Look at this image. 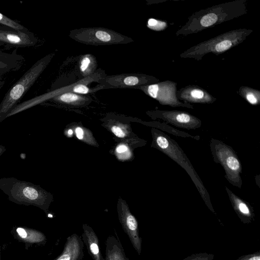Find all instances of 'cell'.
I'll list each match as a JSON object with an SVG mask.
<instances>
[{
	"mask_svg": "<svg viewBox=\"0 0 260 260\" xmlns=\"http://www.w3.org/2000/svg\"><path fill=\"white\" fill-rule=\"evenodd\" d=\"M246 0H236L215 5L194 12L187 22L176 32V36L199 32L247 13Z\"/></svg>",
	"mask_w": 260,
	"mask_h": 260,
	"instance_id": "obj_1",
	"label": "cell"
},
{
	"mask_svg": "<svg viewBox=\"0 0 260 260\" xmlns=\"http://www.w3.org/2000/svg\"><path fill=\"white\" fill-rule=\"evenodd\" d=\"M0 189L10 201L18 205L34 206L45 213L53 200L52 194L40 185L13 177L0 178Z\"/></svg>",
	"mask_w": 260,
	"mask_h": 260,
	"instance_id": "obj_2",
	"label": "cell"
},
{
	"mask_svg": "<svg viewBox=\"0 0 260 260\" xmlns=\"http://www.w3.org/2000/svg\"><path fill=\"white\" fill-rule=\"evenodd\" d=\"M151 134L152 142L151 146L162 152L184 169L195 184L207 207L215 214L208 192L178 144L164 132L157 128H152Z\"/></svg>",
	"mask_w": 260,
	"mask_h": 260,
	"instance_id": "obj_3",
	"label": "cell"
},
{
	"mask_svg": "<svg viewBox=\"0 0 260 260\" xmlns=\"http://www.w3.org/2000/svg\"><path fill=\"white\" fill-rule=\"evenodd\" d=\"M55 55L50 53L37 60L8 90L0 103V123L36 81Z\"/></svg>",
	"mask_w": 260,
	"mask_h": 260,
	"instance_id": "obj_4",
	"label": "cell"
},
{
	"mask_svg": "<svg viewBox=\"0 0 260 260\" xmlns=\"http://www.w3.org/2000/svg\"><path fill=\"white\" fill-rule=\"evenodd\" d=\"M252 32V29L247 28L232 30L192 46L180 56L199 61L209 53L218 55L242 43Z\"/></svg>",
	"mask_w": 260,
	"mask_h": 260,
	"instance_id": "obj_5",
	"label": "cell"
},
{
	"mask_svg": "<svg viewBox=\"0 0 260 260\" xmlns=\"http://www.w3.org/2000/svg\"><path fill=\"white\" fill-rule=\"evenodd\" d=\"M106 75L104 72H102L98 70L92 75L85 78L80 79L79 81L70 85L61 87L21 103L18 104L12 110V112L14 114H17L46 100H50L54 96L65 92H72L85 95L94 93L100 89H104V87L98 85L96 87L90 88L87 85L93 82H98L101 78Z\"/></svg>",
	"mask_w": 260,
	"mask_h": 260,
	"instance_id": "obj_6",
	"label": "cell"
},
{
	"mask_svg": "<svg viewBox=\"0 0 260 260\" xmlns=\"http://www.w3.org/2000/svg\"><path fill=\"white\" fill-rule=\"evenodd\" d=\"M210 147L213 160L223 167L226 179L240 188L242 184L240 175L242 166L235 151L223 142L213 138L210 140Z\"/></svg>",
	"mask_w": 260,
	"mask_h": 260,
	"instance_id": "obj_7",
	"label": "cell"
},
{
	"mask_svg": "<svg viewBox=\"0 0 260 260\" xmlns=\"http://www.w3.org/2000/svg\"><path fill=\"white\" fill-rule=\"evenodd\" d=\"M69 37L77 42L92 46L125 44L134 41L130 37L101 27L75 28L70 31Z\"/></svg>",
	"mask_w": 260,
	"mask_h": 260,
	"instance_id": "obj_8",
	"label": "cell"
},
{
	"mask_svg": "<svg viewBox=\"0 0 260 260\" xmlns=\"http://www.w3.org/2000/svg\"><path fill=\"white\" fill-rule=\"evenodd\" d=\"M159 80L156 77L142 73H123L106 75L98 82L104 89L134 88L156 83Z\"/></svg>",
	"mask_w": 260,
	"mask_h": 260,
	"instance_id": "obj_9",
	"label": "cell"
},
{
	"mask_svg": "<svg viewBox=\"0 0 260 260\" xmlns=\"http://www.w3.org/2000/svg\"><path fill=\"white\" fill-rule=\"evenodd\" d=\"M146 94L157 101L162 105L172 107H184L193 109L190 104L179 101L176 96L177 83L167 80L144 86L139 88Z\"/></svg>",
	"mask_w": 260,
	"mask_h": 260,
	"instance_id": "obj_10",
	"label": "cell"
},
{
	"mask_svg": "<svg viewBox=\"0 0 260 260\" xmlns=\"http://www.w3.org/2000/svg\"><path fill=\"white\" fill-rule=\"evenodd\" d=\"M119 221L124 232L127 235L133 247L139 255L142 251V239L139 235L138 222L131 213L126 202L119 198L117 204Z\"/></svg>",
	"mask_w": 260,
	"mask_h": 260,
	"instance_id": "obj_11",
	"label": "cell"
},
{
	"mask_svg": "<svg viewBox=\"0 0 260 260\" xmlns=\"http://www.w3.org/2000/svg\"><path fill=\"white\" fill-rule=\"evenodd\" d=\"M146 113L154 120L161 119L167 123L181 128L196 129L202 125L200 119L185 111L155 110Z\"/></svg>",
	"mask_w": 260,
	"mask_h": 260,
	"instance_id": "obj_12",
	"label": "cell"
},
{
	"mask_svg": "<svg viewBox=\"0 0 260 260\" xmlns=\"http://www.w3.org/2000/svg\"><path fill=\"white\" fill-rule=\"evenodd\" d=\"M176 96L183 102L199 104H212L216 99L201 87L189 85L181 88L176 91Z\"/></svg>",
	"mask_w": 260,
	"mask_h": 260,
	"instance_id": "obj_13",
	"label": "cell"
},
{
	"mask_svg": "<svg viewBox=\"0 0 260 260\" xmlns=\"http://www.w3.org/2000/svg\"><path fill=\"white\" fill-rule=\"evenodd\" d=\"M37 41L34 34L29 30L13 31L0 29V42L24 47L35 46Z\"/></svg>",
	"mask_w": 260,
	"mask_h": 260,
	"instance_id": "obj_14",
	"label": "cell"
},
{
	"mask_svg": "<svg viewBox=\"0 0 260 260\" xmlns=\"http://www.w3.org/2000/svg\"><path fill=\"white\" fill-rule=\"evenodd\" d=\"M84 245L81 236L73 234L67 238L62 252L54 260H82Z\"/></svg>",
	"mask_w": 260,
	"mask_h": 260,
	"instance_id": "obj_15",
	"label": "cell"
},
{
	"mask_svg": "<svg viewBox=\"0 0 260 260\" xmlns=\"http://www.w3.org/2000/svg\"><path fill=\"white\" fill-rule=\"evenodd\" d=\"M233 208L242 222L249 224L254 217L253 208L249 203L236 195L228 187H225Z\"/></svg>",
	"mask_w": 260,
	"mask_h": 260,
	"instance_id": "obj_16",
	"label": "cell"
},
{
	"mask_svg": "<svg viewBox=\"0 0 260 260\" xmlns=\"http://www.w3.org/2000/svg\"><path fill=\"white\" fill-rule=\"evenodd\" d=\"M82 241L86 245L88 253L93 260H105L101 251L99 238L92 229L87 224H83Z\"/></svg>",
	"mask_w": 260,
	"mask_h": 260,
	"instance_id": "obj_17",
	"label": "cell"
},
{
	"mask_svg": "<svg viewBox=\"0 0 260 260\" xmlns=\"http://www.w3.org/2000/svg\"><path fill=\"white\" fill-rule=\"evenodd\" d=\"M14 236L19 241L29 244H45L46 236L42 232L28 228L17 226L12 231Z\"/></svg>",
	"mask_w": 260,
	"mask_h": 260,
	"instance_id": "obj_18",
	"label": "cell"
},
{
	"mask_svg": "<svg viewBox=\"0 0 260 260\" xmlns=\"http://www.w3.org/2000/svg\"><path fill=\"white\" fill-rule=\"evenodd\" d=\"M50 100L64 105L84 106L90 104L92 101V99L87 94H80L68 92L57 95Z\"/></svg>",
	"mask_w": 260,
	"mask_h": 260,
	"instance_id": "obj_19",
	"label": "cell"
},
{
	"mask_svg": "<svg viewBox=\"0 0 260 260\" xmlns=\"http://www.w3.org/2000/svg\"><path fill=\"white\" fill-rule=\"evenodd\" d=\"M105 260H129L117 236L110 235L106 241Z\"/></svg>",
	"mask_w": 260,
	"mask_h": 260,
	"instance_id": "obj_20",
	"label": "cell"
},
{
	"mask_svg": "<svg viewBox=\"0 0 260 260\" xmlns=\"http://www.w3.org/2000/svg\"><path fill=\"white\" fill-rule=\"evenodd\" d=\"M24 58L17 54L0 52V77L10 72L17 70Z\"/></svg>",
	"mask_w": 260,
	"mask_h": 260,
	"instance_id": "obj_21",
	"label": "cell"
},
{
	"mask_svg": "<svg viewBox=\"0 0 260 260\" xmlns=\"http://www.w3.org/2000/svg\"><path fill=\"white\" fill-rule=\"evenodd\" d=\"M98 66L96 57L91 54H85L79 56L78 70L82 78L88 77L96 72Z\"/></svg>",
	"mask_w": 260,
	"mask_h": 260,
	"instance_id": "obj_22",
	"label": "cell"
},
{
	"mask_svg": "<svg viewBox=\"0 0 260 260\" xmlns=\"http://www.w3.org/2000/svg\"><path fill=\"white\" fill-rule=\"evenodd\" d=\"M147 125L151 126L153 128H157L159 129L162 131L163 132H166L171 134L173 135L181 137L183 138H190L196 139V140H199L200 139L199 136H192L190 134L185 133L184 132H182L180 131L177 128H174L169 125H168L166 122L161 123L158 121H152L149 122H146Z\"/></svg>",
	"mask_w": 260,
	"mask_h": 260,
	"instance_id": "obj_23",
	"label": "cell"
},
{
	"mask_svg": "<svg viewBox=\"0 0 260 260\" xmlns=\"http://www.w3.org/2000/svg\"><path fill=\"white\" fill-rule=\"evenodd\" d=\"M239 94L249 104L257 105L260 103V91L249 87L241 86L238 91Z\"/></svg>",
	"mask_w": 260,
	"mask_h": 260,
	"instance_id": "obj_24",
	"label": "cell"
},
{
	"mask_svg": "<svg viewBox=\"0 0 260 260\" xmlns=\"http://www.w3.org/2000/svg\"><path fill=\"white\" fill-rule=\"evenodd\" d=\"M108 127L117 137L125 138L129 136L130 127L127 124H124L119 121L112 120L108 123Z\"/></svg>",
	"mask_w": 260,
	"mask_h": 260,
	"instance_id": "obj_25",
	"label": "cell"
},
{
	"mask_svg": "<svg viewBox=\"0 0 260 260\" xmlns=\"http://www.w3.org/2000/svg\"><path fill=\"white\" fill-rule=\"evenodd\" d=\"M76 138L89 145L98 146L92 133L87 128L80 125H77L73 128Z\"/></svg>",
	"mask_w": 260,
	"mask_h": 260,
	"instance_id": "obj_26",
	"label": "cell"
},
{
	"mask_svg": "<svg viewBox=\"0 0 260 260\" xmlns=\"http://www.w3.org/2000/svg\"><path fill=\"white\" fill-rule=\"evenodd\" d=\"M131 148L126 143H121L117 145L115 153L117 157L121 160H125L132 156Z\"/></svg>",
	"mask_w": 260,
	"mask_h": 260,
	"instance_id": "obj_27",
	"label": "cell"
},
{
	"mask_svg": "<svg viewBox=\"0 0 260 260\" xmlns=\"http://www.w3.org/2000/svg\"><path fill=\"white\" fill-rule=\"evenodd\" d=\"M0 24L17 31H27L26 28L0 13Z\"/></svg>",
	"mask_w": 260,
	"mask_h": 260,
	"instance_id": "obj_28",
	"label": "cell"
},
{
	"mask_svg": "<svg viewBox=\"0 0 260 260\" xmlns=\"http://www.w3.org/2000/svg\"><path fill=\"white\" fill-rule=\"evenodd\" d=\"M147 26L153 30L162 31L167 28L168 23L165 21L150 18L147 21Z\"/></svg>",
	"mask_w": 260,
	"mask_h": 260,
	"instance_id": "obj_29",
	"label": "cell"
},
{
	"mask_svg": "<svg viewBox=\"0 0 260 260\" xmlns=\"http://www.w3.org/2000/svg\"><path fill=\"white\" fill-rule=\"evenodd\" d=\"M214 255L206 252L192 254L182 260H213Z\"/></svg>",
	"mask_w": 260,
	"mask_h": 260,
	"instance_id": "obj_30",
	"label": "cell"
},
{
	"mask_svg": "<svg viewBox=\"0 0 260 260\" xmlns=\"http://www.w3.org/2000/svg\"><path fill=\"white\" fill-rule=\"evenodd\" d=\"M236 260H260L259 251L239 256Z\"/></svg>",
	"mask_w": 260,
	"mask_h": 260,
	"instance_id": "obj_31",
	"label": "cell"
},
{
	"mask_svg": "<svg viewBox=\"0 0 260 260\" xmlns=\"http://www.w3.org/2000/svg\"><path fill=\"white\" fill-rule=\"evenodd\" d=\"M66 135L67 137H72L73 134L74 133V131L73 129L69 128L67 129V131L65 132Z\"/></svg>",
	"mask_w": 260,
	"mask_h": 260,
	"instance_id": "obj_32",
	"label": "cell"
},
{
	"mask_svg": "<svg viewBox=\"0 0 260 260\" xmlns=\"http://www.w3.org/2000/svg\"><path fill=\"white\" fill-rule=\"evenodd\" d=\"M6 151V147L2 145H0V157L2 156V155Z\"/></svg>",
	"mask_w": 260,
	"mask_h": 260,
	"instance_id": "obj_33",
	"label": "cell"
},
{
	"mask_svg": "<svg viewBox=\"0 0 260 260\" xmlns=\"http://www.w3.org/2000/svg\"><path fill=\"white\" fill-rule=\"evenodd\" d=\"M5 83V82L2 80H0V89L2 88V87L4 86Z\"/></svg>",
	"mask_w": 260,
	"mask_h": 260,
	"instance_id": "obj_34",
	"label": "cell"
},
{
	"mask_svg": "<svg viewBox=\"0 0 260 260\" xmlns=\"http://www.w3.org/2000/svg\"><path fill=\"white\" fill-rule=\"evenodd\" d=\"M0 260H1V249H0Z\"/></svg>",
	"mask_w": 260,
	"mask_h": 260,
	"instance_id": "obj_35",
	"label": "cell"
}]
</instances>
